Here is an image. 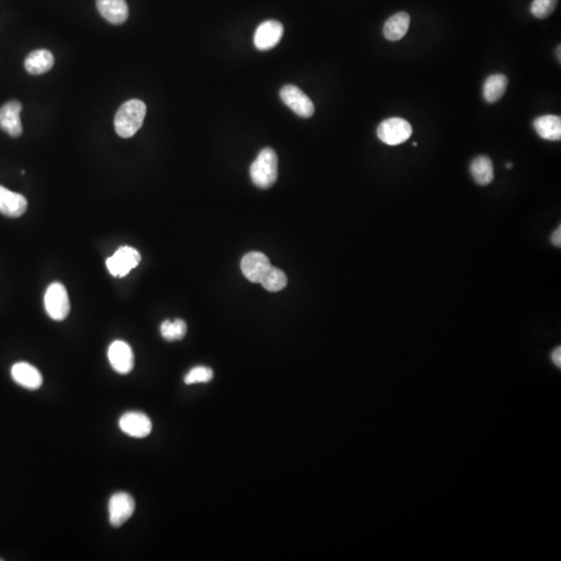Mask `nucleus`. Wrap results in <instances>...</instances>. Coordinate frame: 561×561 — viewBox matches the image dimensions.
<instances>
[{
  "label": "nucleus",
  "instance_id": "obj_1",
  "mask_svg": "<svg viewBox=\"0 0 561 561\" xmlns=\"http://www.w3.org/2000/svg\"><path fill=\"white\" fill-rule=\"evenodd\" d=\"M146 113V104L140 100L125 102L115 113V133L123 138H133L143 126Z\"/></svg>",
  "mask_w": 561,
  "mask_h": 561
},
{
  "label": "nucleus",
  "instance_id": "obj_2",
  "mask_svg": "<svg viewBox=\"0 0 561 561\" xmlns=\"http://www.w3.org/2000/svg\"><path fill=\"white\" fill-rule=\"evenodd\" d=\"M252 181L259 188H269L278 179V156L272 148H265L252 163L249 169Z\"/></svg>",
  "mask_w": 561,
  "mask_h": 561
},
{
  "label": "nucleus",
  "instance_id": "obj_3",
  "mask_svg": "<svg viewBox=\"0 0 561 561\" xmlns=\"http://www.w3.org/2000/svg\"><path fill=\"white\" fill-rule=\"evenodd\" d=\"M45 310L51 319L61 321L70 313V301L67 289L58 282H54L47 288L44 297Z\"/></svg>",
  "mask_w": 561,
  "mask_h": 561
},
{
  "label": "nucleus",
  "instance_id": "obj_4",
  "mask_svg": "<svg viewBox=\"0 0 561 561\" xmlns=\"http://www.w3.org/2000/svg\"><path fill=\"white\" fill-rule=\"evenodd\" d=\"M413 128L410 123L401 118H391L379 124L378 136L381 142L389 146L403 144L411 138Z\"/></svg>",
  "mask_w": 561,
  "mask_h": 561
},
{
  "label": "nucleus",
  "instance_id": "obj_5",
  "mask_svg": "<svg viewBox=\"0 0 561 561\" xmlns=\"http://www.w3.org/2000/svg\"><path fill=\"white\" fill-rule=\"evenodd\" d=\"M140 252L133 247H122L106 260V267L111 276L126 277L131 270L135 269L140 264Z\"/></svg>",
  "mask_w": 561,
  "mask_h": 561
},
{
  "label": "nucleus",
  "instance_id": "obj_6",
  "mask_svg": "<svg viewBox=\"0 0 561 561\" xmlns=\"http://www.w3.org/2000/svg\"><path fill=\"white\" fill-rule=\"evenodd\" d=\"M135 510V501L128 493L119 492L113 494L108 502L110 523L115 528L123 526Z\"/></svg>",
  "mask_w": 561,
  "mask_h": 561
},
{
  "label": "nucleus",
  "instance_id": "obj_7",
  "mask_svg": "<svg viewBox=\"0 0 561 561\" xmlns=\"http://www.w3.org/2000/svg\"><path fill=\"white\" fill-rule=\"evenodd\" d=\"M280 97L282 101L299 117L310 118L314 113V104L297 86L292 85L284 86L281 90Z\"/></svg>",
  "mask_w": 561,
  "mask_h": 561
},
{
  "label": "nucleus",
  "instance_id": "obj_8",
  "mask_svg": "<svg viewBox=\"0 0 561 561\" xmlns=\"http://www.w3.org/2000/svg\"><path fill=\"white\" fill-rule=\"evenodd\" d=\"M111 367L120 374H128L135 367V354L128 343L115 340L110 345L108 351Z\"/></svg>",
  "mask_w": 561,
  "mask_h": 561
},
{
  "label": "nucleus",
  "instance_id": "obj_9",
  "mask_svg": "<svg viewBox=\"0 0 561 561\" xmlns=\"http://www.w3.org/2000/svg\"><path fill=\"white\" fill-rule=\"evenodd\" d=\"M283 25L276 20H267L257 27L254 44L258 50L267 51L276 47L283 37Z\"/></svg>",
  "mask_w": 561,
  "mask_h": 561
},
{
  "label": "nucleus",
  "instance_id": "obj_10",
  "mask_svg": "<svg viewBox=\"0 0 561 561\" xmlns=\"http://www.w3.org/2000/svg\"><path fill=\"white\" fill-rule=\"evenodd\" d=\"M120 429L129 437L143 439L152 431V422L146 414L140 412H128L120 418Z\"/></svg>",
  "mask_w": 561,
  "mask_h": 561
},
{
  "label": "nucleus",
  "instance_id": "obj_11",
  "mask_svg": "<svg viewBox=\"0 0 561 561\" xmlns=\"http://www.w3.org/2000/svg\"><path fill=\"white\" fill-rule=\"evenodd\" d=\"M21 102L12 100L0 108V128L12 138H18L24 133L20 113Z\"/></svg>",
  "mask_w": 561,
  "mask_h": 561
},
{
  "label": "nucleus",
  "instance_id": "obj_12",
  "mask_svg": "<svg viewBox=\"0 0 561 561\" xmlns=\"http://www.w3.org/2000/svg\"><path fill=\"white\" fill-rule=\"evenodd\" d=\"M240 267L242 274L247 280L252 283L260 284L272 264L269 259L264 254L260 252H251L242 258Z\"/></svg>",
  "mask_w": 561,
  "mask_h": 561
},
{
  "label": "nucleus",
  "instance_id": "obj_13",
  "mask_svg": "<svg viewBox=\"0 0 561 561\" xmlns=\"http://www.w3.org/2000/svg\"><path fill=\"white\" fill-rule=\"evenodd\" d=\"M11 376L16 384L27 390L40 389L43 376L37 368L26 362L16 363L11 369Z\"/></svg>",
  "mask_w": 561,
  "mask_h": 561
},
{
  "label": "nucleus",
  "instance_id": "obj_14",
  "mask_svg": "<svg viewBox=\"0 0 561 561\" xmlns=\"http://www.w3.org/2000/svg\"><path fill=\"white\" fill-rule=\"evenodd\" d=\"M27 209V200L24 195L14 192L0 185V213L4 217H20Z\"/></svg>",
  "mask_w": 561,
  "mask_h": 561
},
{
  "label": "nucleus",
  "instance_id": "obj_15",
  "mask_svg": "<svg viewBox=\"0 0 561 561\" xmlns=\"http://www.w3.org/2000/svg\"><path fill=\"white\" fill-rule=\"evenodd\" d=\"M100 15L111 24L121 25L128 19L126 0H96Z\"/></svg>",
  "mask_w": 561,
  "mask_h": 561
},
{
  "label": "nucleus",
  "instance_id": "obj_16",
  "mask_svg": "<svg viewBox=\"0 0 561 561\" xmlns=\"http://www.w3.org/2000/svg\"><path fill=\"white\" fill-rule=\"evenodd\" d=\"M54 65V56L49 50L38 49L27 56L24 66L31 75H41L50 71Z\"/></svg>",
  "mask_w": 561,
  "mask_h": 561
},
{
  "label": "nucleus",
  "instance_id": "obj_17",
  "mask_svg": "<svg viewBox=\"0 0 561 561\" xmlns=\"http://www.w3.org/2000/svg\"><path fill=\"white\" fill-rule=\"evenodd\" d=\"M533 126H535L537 135L544 140H561V118L560 115H542L535 120Z\"/></svg>",
  "mask_w": 561,
  "mask_h": 561
},
{
  "label": "nucleus",
  "instance_id": "obj_18",
  "mask_svg": "<svg viewBox=\"0 0 561 561\" xmlns=\"http://www.w3.org/2000/svg\"><path fill=\"white\" fill-rule=\"evenodd\" d=\"M410 22L411 18L408 13L395 14L386 22L384 26V36L389 41L401 40L408 33Z\"/></svg>",
  "mask_w": 561,
  "mask_h": 561
},
{
  "label": "nucleus",
  "instance_id": "obj_19",
  "mask_svg": "<svg viewBox=\"0 0 561 561\" xmlns=\"http://www.w3.org/2000/svg\"><path fill=\"white\" fill-rule=\"evenodd\" d=\"M508 86V79L505 75H490L483 85V98L488 103H496L505 94Z\"/></svg>",
  "mask_w": 561,
  "mask_h": 561
},
{
  "label": "nucleus",
  "instance_id": "obj_20",
  "mask_svg": "<svg viewBox=\"0 0 561 561\" xmlns=\"http://www.w3.org/2000/svg\"><path fill=\"white\" fill-rule=\"evenodd\" d=\"M472 177L477 184L487 186L494 180V168L490 158L483 155L478 156L472 161L470 165Z\"/></svg>",
  "mask_w": 561,
  "mask_h": 561
},
{
  "label": "nucleus",
  "instance_id": "obj_21",
  "mask_svg": "<svg viewBox=\"0 0 561 561\" xmlns=\"http://www.w3.org/2000/svg\"><path fill=\"white\" fill-rule=\"evenodd\" d=\"M287 282V277H286L283 270L270 267V269L267 270V274L261 280L260 284L267 292H278L286 287Z\"/></svg>",
  "mask_w": 561,
  "mask_h": 561
},
{
  "label": "nucleus",
  "instance_id": "obj_22",
  "mask_svg": "<svg viewBox=\"0 0 561 561\" xmlns=\"http://www.w3.org/2000/svg\"><path fill=\"white\" fill-rule=\"evenodd\" d=\"M187 331V326L182 319L165 320L161 324L160 334L167 341L183 339Z\"/></svg>",
  "mask_w": 561,
  "mask_h": 561
},
{
  "label": "nucleus",
  "instance_id": "obj_23",
  "mask_svg": "<svg viewBox=\"0 0 561 561\" xmlns=\"http://www.w3.org/2000/svg\"><path fill=\"white\" fill-rule=\"evenodd\" d=\"M213 379V371L211 368L206 366H197L188 371L184 378V383L186 385H194V384L208 383Z\"/></svg>",
  "mask_w": 561,
  "mask_h": 561
},
{
  "label": "nucleus",
  "instance_id": "obj_24",
  "mask_svg": "<svg viewBox=\"0 0 561 561\" xmlns=\"http://www.w3.org/2000/svg\"><path fill=\"white\" fill-rule=\"evenodd\" d=\"M558 0H533L531 4V13L538 19L549 17L555 11Z\"/></svg>",
  "mask_w": 561,
  "mask_h": 561
},
{
  "label": "nucleus",
  "instance_id": "obj_25",
  "mask_svg": "<svg viewBox=\"0 0 561 561\" xmlns=\"http://www.w3.org/2000/svg\"><path fill=\"white\" fill-rule=\"evenodd\" d=\"M552 244L555 247H560L561 245V228L560 226L556 229L555 232L553 233L551 237Z\"/></svg>",
  "mask_w": 561,
  "mask_h": 561
},
{
  "label": "nucleus",
  "instance_id": "obj_26",
  "mask_svg": "<svg viewBox=\"0 0 561 561\" xmlns=\"http://www.w3.org/2000/svg\"><path fill=\"white\" fill-rule=\"evenodd\" d=\"M560 356H561L560 347H557V349H555V351H554L553 353H552V356H551L552 361H553L554 364H555L556 366L557 367H560V364H561Z\"/></svg>",
  "mask_w": 561,
  "mask_h": 561
},
{
  "label": "nucleus",
  "instance_id": "obj_27",
  "mask_svg": "<svg viewBox=\"0 0 561 561\" xmlns=\"http://www.w3.org/2000/svg\"><path fill=\"white\" fill-rule=\"evenodd\" d=\"M560 49H561V47H560V46H558V47H557V53H558V54H557V56H558V61H560V60H561V58H560Z\"/></svg>",
  "mask_w": 561,
  "mask_h": 561
},
{
  "label": "nucleus",
  "instance_id": "obj_28",
  "mask_svg": "<svg viewBox=\"0 0 561 561\" xmlns=\"http://www.w3.org/2000/svg\"><path fill=\"white\" fill-rule=\"evenodd\" d=\"M506 168H508V169H510V168H513V163H508V165H506Z\"/></svg>",
  "mask_w": 561,
  "mask_h": 561
},
{
  "label": "nucleus",
  "instance_id": "obj_29",
  "mask_svg": "<svg viewBox=\"0 0 561 561\" xmlns=\"http://www.w3.org/2000/svg\"></svg>",
  "mask_w": 561,
  "mask_h": 561
}]
</instances>
